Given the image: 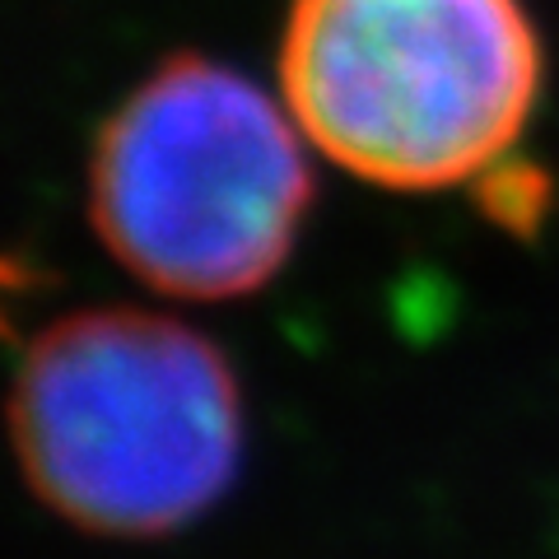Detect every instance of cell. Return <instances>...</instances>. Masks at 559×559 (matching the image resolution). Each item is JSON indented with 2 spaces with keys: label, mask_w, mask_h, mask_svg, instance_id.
<instances>
[{
  "label": "cell",
  "mask_w": 559,
  "mask_h": 559,
  "mask_svg": "<svg viewBox=\"0 0 559 559\" xmlns=\"http://www.w3.org/2000/svg\"><path fill=\"white\" fill-rule=\"evenodd\" d=\"M10 433L51 513L98 536H164L234 485L242 396L201 331L140 308H90L28 345Z\"/></svg>",
  "instance_id": "1"
},
{
  "label": "cell",
  "mask_w": 559,
  "mask_h": 559,
  "mask_svg": "<svg viewBox=\"0 0 559 559\" xmlns=\"http://www.w3.org/2000/svg\"><path fill=\"white\" fill-rule=\"evenodd\" d=\"M280 84L326 159L378 187L433 191L509 159L540 47L518 0H294Z\"/></svg>",
  "instance_id": "2"
},
{
  "label": "cell",
  "mask_w": 559,
  "mask_h": 559,
  "mask_svg": "<svg viewBox=\"0 0 559 559\" xmlns=\"http://www.w3.org/2000/svg\"><path fill=\"white\" fill-rule=\"evenodd\" d=\"M312 201L294 121L248 75L168 57L103 121L90 219L121 266L173 299H238L285 266Z\"/></svg>",
  "instance_id": "3"
},
{
  "label": "cell",
  "mask_w": 559,
  "mask_h": 559,
  "mask_svg": "<svg viewBox=\"0 0 559 559\" xmlns=\"http://www.w3.org/2000/svg\"><path fill=\"white\" fill-rule=\"evenodd\" d=\"M480 205L489 210V219L503 224L513 234H532L546 219L550 205V178L522 159H499L495 168L480 173Z\"/></svg>",
  "instance_id": "4"
}]
</instances>
